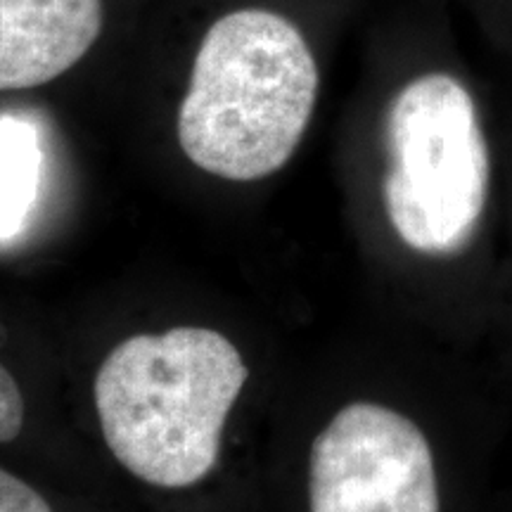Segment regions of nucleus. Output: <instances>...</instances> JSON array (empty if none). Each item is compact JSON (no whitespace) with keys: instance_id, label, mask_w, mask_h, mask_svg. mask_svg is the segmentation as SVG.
Here are the masks:
<instances>
[{"instance_id":"obj_1","label":"nucleus","mask_w":512,"mask_h":512,"mask_svg":"<svg viewBox=\"0 0 512 512\" xmlns=\"http://www.w3.org/2000/svg\"><path fill=\"white\" fill-rule=\"evenodd\" d=\"M316 98V57L302 31L275 12L235 10L197 50L178 143L211 176L261 181L297 152Z\"/></svg>"},{"instance_id":"obj_2","label":"nucleus","mask_w":512,"mask_h":512,"mask_svg":"<svg viewBox=\"0 0 512 512\" xmlns=\"http://www.w3.org/2000/svg\"><path fill=\"white\" fill-rule=\"evenodd\" d=\"M247 377L238 347L216 330L174 328L126 339L93 384L107 448L152 486L202 482L219 460L226 418Z\"/></svg>"},{"instance_id":"obj_3","label":"nucleus","mask_w":512,"mask_h":512,"mask_svg":"<svg viewBox=\"0 0 512 512\" xmlns=\"http://www.w3.org/2000/svg\"><path fill=\"white\" fill-rule=\"evenodd\" d=\"M382 197L406 247L448 259L465 252L489 204V145L472 95L451 74H425L387 114Z\"/></svg>"},{"instance_id":"obj_4","label":"nucleus","mask_w":512,"mask_h":512,"mask_svg":"<svg viewBox=\"0 0 512 512\" xmlns=\"http://www.w3.org/2000/svg\"><path fill=\"white\" fill-rule=\"evenodd\" d=\"M309 503L311 512H439L430 439L394 408L349 403L313 439Z\"/></svg>"},{"instance_id":"obj_5","label":"nucleus","mask_w":512,"mask_h":512,"mask_svg":"<svg viewBox=\"0 0 512 512\" xmlns=\"http://www.w3.org/2000/svg\"><path fill=\"white\" fill-rule=\"evenodd\" d=\"M100 31L102 0H0V91L69 72Z\"/></svg>"},{"instance_id":"obj_6","label":"nucleus","mask_w":512,"mask_h":512,"mask_svg":"<svg viewBox=\"0 0 512 512\" xmlns=\"http://www.w3.org/2000/svg\"><path fill=\"white\" fill-rule=\"evenodd\" d=\"M41 138L29 119L0 117V242L27 226L41 181Z\"/></svg>"},{"instance_id":"obj_7","label":"nucleus","mask_w":512,"mask_h":512,"mask_svg":"<svg viewBox=\"0 0 512 512\" xmlns=\"http://www.w3.org/2000/svg\"><path fill=\"white\" fill-rule=\"evenodd\" d=\"M24 427V396L5 366H0V444L19 437Z\"/></svg>"},{"instance_id":"obj_8","label":"nucleus","mask_w":512,"mask_h":512,"mask_svg":"<svg viewBox=\"0 0 512 512\" xmlns=\"http://www.w3.org/2000/svg\"><path fill=\"white\" fill-rule=\"evenodd\" d=\"M0 512H53L46 498L0 467Z\"/></svg>"}]
</instances>
